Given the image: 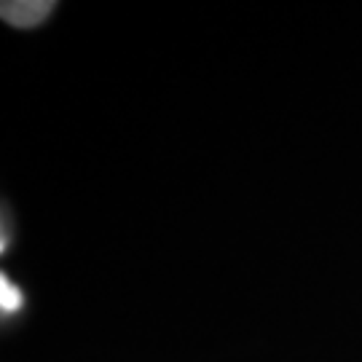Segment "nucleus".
Wrapping results in <instances>:
<instances>
[{"label": "nucleus", "instance_id": "f257e3e1", "mask_svg": "<svg viewBox=\"0 0 362 362\" xmlns=\"http://www.w3.org/2000/svg\"><path fill=\"white\" fill-rule=\"evenodd\" d=\"M52 11H54L52 0H6L0 6V16L8 25L19 27V30L38 27L43 19H49Z\"/></svg>", "mask_w": 362, "mask_h": 362}, {"label": "nucleus", "instance_id": "f03ea898", "mask_svg": "<svg viewBox=\"0 0 362 362\" xmlns=\"http://www.w3.org/2000/svg\"><path fill=\"white\" fill-rule=\"evenodd\" d=\"M0 298H3V311L6 314H13V311H19V306H22V293H19L16 285H11V279L6 274L0 276Z\"/></svg>", "mask_w": 362, "mask_h": 362}]
</instances>
